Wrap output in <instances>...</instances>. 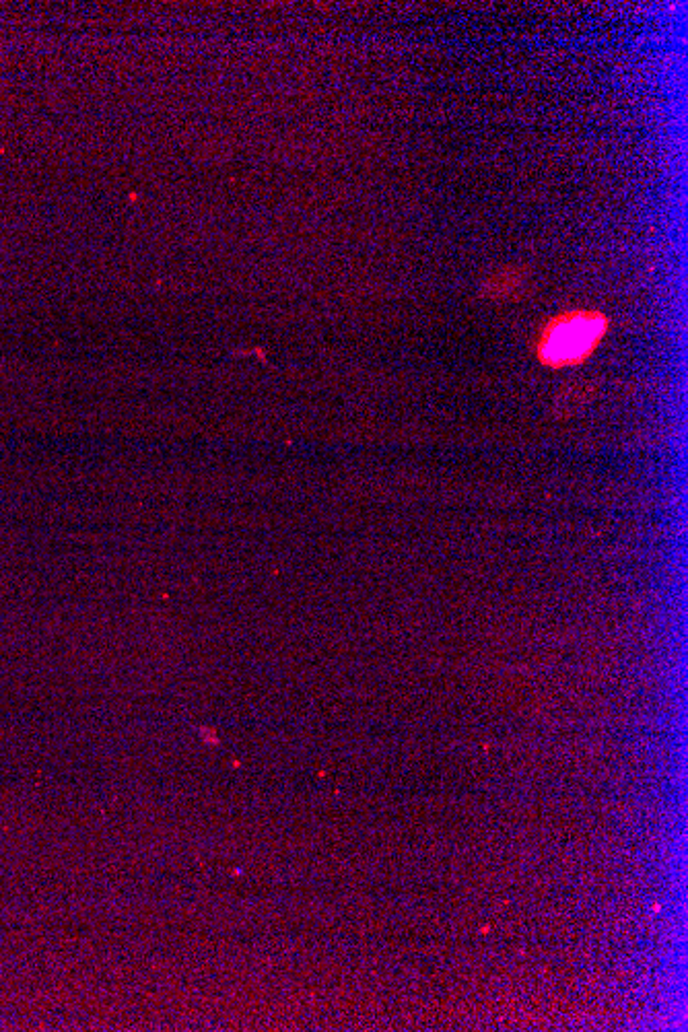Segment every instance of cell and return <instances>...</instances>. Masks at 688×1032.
I'll list each match as a JSON object with an SVG mask.
<instances>
[{
  "instance_id": "obj_1",
  "label": "cell",
  "mask_w": 688,
  "mask_h": 1032,
  "mask_svg": "<svg viewBox=\"0 0 688 1032\" xmlns=\"http://www.w3.org/2000/svg\"><path fill=\"white\" fill-rule=\"evenodd\" d=\"M606 328L608 323L600 313H567L546 328L540 342V359L550 367L579 363L596 349Z\"/></svg>"
},
{
  "instance_id": "obj_2",
  "label": "cell",
  "mask_w": 688,
  "mask_h": 1032,
  "mask_svg": "<svg viewBox=\"0 0 688 1032\" xmlns=\"http://www.w3.org/2000/svg\"><path fill=\"white\" fill-rule=\"evenodd\" d=\"M594 391H596L594 383H589V381L569 383V386L559 391V396L555 400V412L563 419L573 417V414H578L586 409L588 402L592 400Z\"/></svg>"
},
{
  "instance_id": "obj_3",
  "label": "cell",
  "mask_w": 688,
  "mask_h": 1032,
  "mask_svg": "<svg viewBox=\"0 0 688 1032\" xmlns=\"http://www.w3.org/2000/svg\"><path fill=\"white\" fill-rule=\"evenodd\" d=\"M526 287V275L518 273L515 268H505V273L492 275L487 283H484V291L491 299L503 301V299H515Z\"/></svg>"
}]
</instances>
